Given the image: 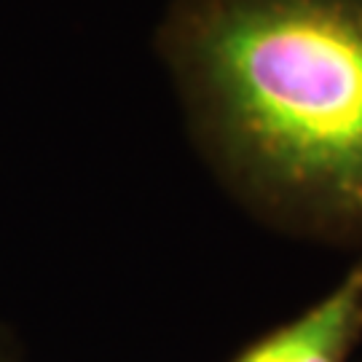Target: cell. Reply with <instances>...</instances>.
Instances as JSON below:
<instances>
[{"instance_id": "3957f363", "label": "cell", "mask_w": 362, "mask_h": 362, "mask_svg": "<svg viewBox=\"0 0 362 362\" xmlns=\"http://www.w3.org/2000/svg\"><path fill=\"white\" fill-rule=\"evenodd\" d=\"M0 362H6V357H3V354H0Z\"/></svg>"}, {"instance_id": "7a4b0ae2", "label": "cell", "mask_w": 362, "mask_h": 362, "mask_svg": "<svg viewBox=\"0 0 362 362\" xmlns=\"http://www.w3.org/2000/svg\"><path fill=\"white\" fill-rule=\"evenodd\" d=\"M362 341V263L300 317L239 351L233 362H349Z\"/></svg>"}, {"instance_id": "6da1fadb", "label": "cell", "mask_w": 362, "mask_h": 362, "mask_svg": "<svg viewBox=\"0 0 362 362\" xmlns=\"http://www.w3.org/2000/svg\"><path fill=\"white\" fill-rule=\"evenodd\" d=\"M161 54L236 194L362 242V0H177Z\"/></svg>"}]
</instances>
